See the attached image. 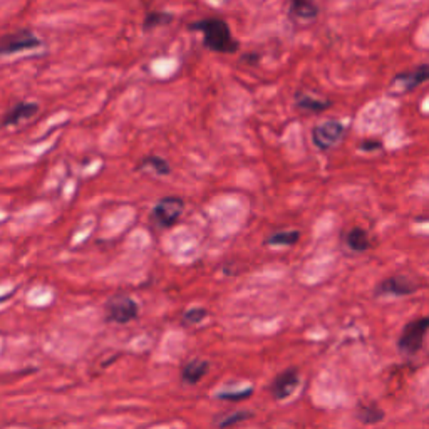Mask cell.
<instances>
[{"label": "cell", "mask_w": 429, "mask_h": 429, "mask_svg": "<svg viewBox=\"0 0 429 429\" xmlns=\"http://www.w3.org/2000/svg\"><path fill=\"white\" fill-rule=\"evenodd\" d=\"M193 30H200L203 34V42L210 51L220 54H234L239 49V42L231 35L230 27L225 21L217 19H203L191 25Z\"/></svg>", "instance_id": "6da1fadb"}, {"label": "cell", "mask_w": 429, "mask_h": 429, "mask_svg": "<svg viewBox=\"0 0 429 429\" xmlns=\"http://www.w3.org/2000/svg\"><path fill=\"white\" fill-rule=\"evenodd\" d=\"M428 331H429V317H419L406 324L398 342L401 353L408 355L419 353V349L423 348L424 336H426Z\"/></svg>", "instance_id": "7a4b0ae2"}, {"label": "cell", "mask_w": 429, "mask_h": 429, "mask_svg": "<svg viewBox=\"0 0 429 429\" xmlns=\"http://www.w3.org/2000/svg\"><path fill=\"white\" fill-rule=\"evenodd\" d=\"M39 45L40 39L34 32L17 30L0 39V56H11V54L30 51V49H38Z\"/></svg>", "instance_id": "3957f363"}, {"label": "cell", "mask_w": 429, "mask_h": 429, "mask_svg": "<svg viewBox=\"0 0 429 429\" xmlns=\"http://www.w3.org/2000/svg\"><path fill=\"white\" fill-rule=\"evenodd\" d=\"M345 136V127L339 121H326L312 130V141L321 151H328Z\"/></svg>", "instance_id": "277c9868"}, {"label": "cell", "mask_w": 429, "mask_h": 429, "mask_svg": "<svg viewBox=\"0 0 429 429\" xmlns=\"http://www.w3.org/2000/svg\"><path fill=\"white\" fill-rule=\"evenodd\" d=\"M183 207H185L183 200L178 198V196H166V198H161L153 208V220L158 227L170 228L175 225L178 218L181 217Z\"/></svg>", "instance_id": "5b68a950"}, {"label": "cell", "mask_w": 429, "mask_h": 429, "mask_svg": "<svg viewBox=\"0 0 429 429\" xmlns=\"http://www.w3.org/2000/svg\"><path fill=\"white\" fill-rule=\"evenodd\" d=\"M108 316L116 324H127L138 316V305L130 297H114L108 305Z\"/></svg>", "instance_id": "8992f818"}, {"label": "cell", "mask_w": 429, "mask_h": 429, "mask_svg": "<svg viewBox=\"0 0 429 429\" xmlns=\"http://www.w3.org/2000/svg\"><path fill=\"white\" fill-rule=\"evenodd\" d=\"M416 292V284L409 280L408 277L403 275H394L382 280L381 284L377 285L376 289V295L382 297V295H396V297H403V295H411Z\"/></svg>", "instance_id": "52a82bcc"}, {"label": "cell", "mask_w": 429, "mask_h": 429, "mask_svg": "<svg viewBox=\"0 0 429 429\" xmlns=\"http://www.w3.org/2000/svg\"><path fill=\"white\" fill-rule=\"evenodd\" d=\"M300 382V376L295 369H289V371H284L282 374H278L275 381L272 384V394L273 398L278 401H284L287 398H290L294 394L297 386Z\"/></svg>", "instance_id": "ba28073f"}, {"label": "cell", "mask_w": 429, "mask_h": 429, "mask_svg": "<svg viewBox=\"0 0 429 429\" xmlns=\"http://www.w3.org/2000/svg\"><path fill=\"white\" fill-rule=\"evenodd\" d=\"M38 111H39V106L35 103L22 101L19 104H16V106H13L12 109H8V111L6 113V116H4L2 127L19 125L21 121L29 120V118L34 116V114H38Z\"/></svg>", "instance_id": "9c48e42d"}, {"label": "cell", "mask_w": 429, "mask_h": 429, "mask_svg": "<svg viewBox=\"0 0 429 429\" xmlns=\"http://www.w3.org/2000/svg\"><path fill=\"white\" fill-rule=\"evenodd\" d=\"M426 81H429V66H419L414 71L401 72V74L394 77V84L401 82L404 86V91H413Z\"/></svg>", "instance_id": "30bf717a"}, {"label": "cell", "mask_w": 429, "mask_h": 429, "mask_svg": "<svg viewBox=\"0 0 429 429\" xmlns=\"http://www.w3.org/2000/svg\"><path fill=\"white\" fill-rule=\"evenodd\" d=\"M290 11L295 17L305 21L316 19L319 13V8L312 0H290Z\"/></svg>", "instance_id": "8fae6325"}, {"label": "cell", "mask_w": 429, "mask_h": 429, "mask_svg": "<svg viewBox=\"0 0 429 429\" xmlns=\"http://www.w3.org/2000/svg\"><path fill=\"white\" fill-rule=\"evenodd\" d=\"M345 241H348V246L350 250H354V252H366V250H369V246H371L367 231L362 230V228H353L348 236H345Z\"/></svg>", "instance_id": "7c38bea8"}, {"label": "cell", "mask_w": 429, "mask_h": 429, "mask_svg": "<svg viewBox=\"0 0 429 429\" xmlns=\"http://www.w3.org/2000/svg\"><path fill=\"white\" fill-rule=\"evenodd\" d=\"M208 371V362L205 360H191L183 369V379L190 384H196L198 381H202L205 374Z\"/></svg>", "instance_id": "4fadbf2b"}, {"label": "cell", "mask_w": 429, "mask_h": 429, "mask_svg": "<svg viewBox=\"0 0 429 429\" xmlns=\"http://www.w3.org/2000/svg\"><path fill=\"white\" fill-rule=\"evenodd\" d=\"M358 418L364 424H377L384 419V411L377 404H359Z\"/></svg>", "instance_id": "5bb4252c"}, {"label": "cell", "mask_w": 429, "mask_h": 429, "mask_svg": "<svg viewBox=\"0 0 429 429\" xmlns=\"http://www.w3.org/2000/svg\"><path fill=\"white\" fill-rule=\"evenodd\" d=\"M295 104H297V108L302 109V111H307V113H321V111H326L327 108H331V103L328 101H319V99H314V98H310V96H305V94H297Z\"/></svg>", "instance_id": "9a60e30c"}, {"label": "cell", "mask_w": 429, "mask_h": 429, "mask_svg": "<svg viewBox=\"0 0 429 429\" xmlns=\"http://www.w3.org/2000/svg\"><path fill=\"white\" fill-rule=\"evenodd\" d=\"M138 170H153L154 173H158V175H168V173L171 171V168L163 158L156 156V154H151V156H146L143 161L139 163Z\"/></svg>", "instance_id": "2e32d148"}, {"label": "cell", "mask_w": 429, "mask_h": 429, "mask_svg": "<svg viewBox=\"0 0 429 429\" xmlns=\"http://www.w3.org/2000/svg\"><path fill=\"white\" fill-rule=\"evenodd\" d=\"M300 239V234L297 230L292 231H277V234H273L270 239L267 240L268 245H284V246H290L295 245L297 241Z\"/></svg>", "instance_id": "e0dca14e"}, {"label": "cell", "mask_w": 429, "mask_h": 429, "mask_svg": "<svg viewBox=\"0 0 429 429\" xmlns=\"http://www.w3.org/2000/svg\"><path fill=\"white\" fill-rule=\"evenodd\" d=\"M171 19H173V17L166 12H151V13H148V16H146V19L143 22V30L149 32V30H153L154 27L170 24Z\"/></svg>", "instance_id": "ac0fdd59"}, {"label": "cell", "mask_w": 429, "mask_h": 429, "mask_svg": "<svg viewBox=\"0 0 429 429\" xmlns=\"http://www.w3.org/2000/svg\"><path fill=\"white\" fill-rule=\"evenodd\" d=\"M205 316H207V310H203V309H191L190 312L185 314V319H186V322L196 324V322L202 321V319Z\"/></svg>", "instance_id": "d6986e66"}, {"label": "cell", "mask_w": 429, "mask_h": 429, "mask_svg": "<svg viewBox=\"0 0 429 429\" xmlns=\"http://www.w3.org/2000/svg\"><path fill=\"white\" fill-rule=\"evenodd\" d=\"M246 418H250V413H236V414H231L230 418L225 419V421H222V426H223V428L231 426V424L239 423V421H241V419H246Z\"/></svg>", "instance_id": "ffe728a7"}, {"label": "cell", "mask_w": 429, "mask_h": 429, "mask_svg": "<svg viewBox=\"0 0 429 429\" xmlns=\"http://www.w3.org/2000/svg\"><path fill=\"white\" fill-rule=\"evenodd\" d=\"M250 394H252V389H246V391H241V392H230V394H222L220 398H222V399H230V401H235V399H244V398H248Z\"/></svg>", "instance_id": "44dd1931"}, {"label": "cell", "mask_w": 429, "mask_h": 429, "mask_svg": "<svg viewBox=\"0 0 429 429\" xmlns=\"http://www.w3.org/2000/svg\"><path fill=\"white\" fill-rule=\"evenodd\" d=\"M382 143H379V141H364L362 144H360V149H364V151H374V149H381Z\"/></svg>", "instance_id": "7402d4cb"}]
</instances>
